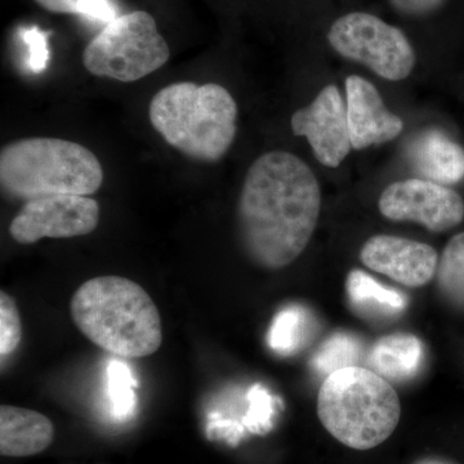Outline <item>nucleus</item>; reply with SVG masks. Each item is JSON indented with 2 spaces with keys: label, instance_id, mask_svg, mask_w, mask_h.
Segmentation results:
<instances>
[{
  "label": "nucleus",
  "instance_id": "obj_1",
  "mask_svg": "<svg viewBox=\"0 0 464 464\" xmlns=\"http://www.w3.org/2000/svg\"><path fill=\"white\" fill-rule=\"evenodd\" d=\"M322 208L311 168L295 155L271 151L250 166L237 204L244 252L266 270H280L306 249Z\"/></svg>",
  "mask_w": 464,
  "mask_h": 464
},
{
  "label": "nucleus",
  "instance_id": "obj_2",
  "mask_svg": "<svg viewBox=\"0 0 464 464\" xmlns=\"http://www.w3.org/2000/svg\"><path fill=\"white\" fill-rule=\"evenodd\" d=\"M70 314L92 343L115 356L154 355L163 342L157 304L141 285L127 277L87 280L72 295Z\"/></svg>",
  "mask_w": 464,
  "mask_h": 464
},
{
  "label": "nucleus",
  "instance_id": "obj_3",
  "mask_svg": "<svg viewBox=\"0 0 464 464\" xmlns=\"http://www.w3.org/2000/svg\"><path fill=\"white\" fill-rule=\"evenodd\" d=\"M149 118L168 145L212 163L224 158L234 142L237 105L222 85L179 82L152 97Z\"/></svg>",
  "mask_w": 464,
  "mask_h": 464
},
{
  "label": "nucleus",
  "instance_id": "obj_4",
  "mask_svg": "<svg viewBox=\"0 0 464 464\" xmlns=\"http://www.w3.org/2000/svg\"><path fill=\"white\" fill-rule=\"evenodd\" d=\"M102 182L99 159L81 143L33 137L8 143L0 152V186L11 199L88 197L99 191Z\"/></svg>",
  "mask_w": 464,
  "mask_h": 464
},
{
  "label": "nucleus",
  "instance_id": "obj_5",
  "mask_svg": "<svg viewBox=\"0 0 464 464\" xmlns=\"http://www.w3.org/2000/svg\"><path fill=\"white\" fill-rule=\"evenodd\" d=\"M400 414L399 396L390 382L362 366L326 377L317 396L324 429L355 450L383 444L398 427Z\"/></svg>",
  "mask_w": 464,
  "mask_h": 464
},
{
  "label": "nucleus",
  "instance_id": "obj_6",
  "mask_svg": "<svg viewBox=\"0 0 464 464\" xmlns=\"http://www.w3.org/2000/svg\"><path fill=\"white\" fill-rule=\"evenodd\" d=\"M169 57V45L158 32L154 17L134 11L106 24L88 43L83 65L99 78L132 83L166 65Z\"/></svg>",
  "mask_w": 464,
  "mask_h": 464
},
{
  "label": "nucleus",
  "instance_id": "obj_7",
  "mask_svg": "<svg viewBox=\"0 0 464 464\" xmlns=\"http://www.w3.org/2000/svg\"><path fill=\"white\" fill-rule=\"evenodd\" d=\"M328 41L341 56L368 66L387 81L408 78L415 65L414 50L405 34L373 14L353 12L338 18Z\"/></svg>",
  "mask_w": 464,
  "mask_h": 464
},
{
  "label": "nucleus",
  "instance_id": "obj_8",
  "mask_svg": "<svg viewBox=\"0 0 464 464\" xmlns=\"http://www.w3.org/2000/svg\"><path fill=\"white\" fill-rule=\"evenodd\" d=\"M100 204L83 195H50L27 200L12 219L9 234L17 243L84 237L99 227Z\"/></svg>",
  "mask_w": 464,
  "mask_h": 464
},
{
  "label": "nucleus",
  "instance_id": "obj_9",
  "mask_svg": "<svg viewBox=\"0 0 464 464\" xmlns=\"http://www.w3.org/2000/svg\"><path fill=\"white\" fill-rule=\"evenodd\" d=\"M380 212L392 221H413L433 232L456 227L464 218V201L456 191L429 179L393 182L380 198Z\"/></svg>",
  "mask_w": 464,
  "mask_h": 464
},
{
  "label": "nucleus",
  "instance_id": "obj_10",
  "mask_svg": "<svg viewBox=\"0 0 464 464\" xmlns=\"http://www.w3.org/2000/svg\"><path fill=\"white\" fill-rule=\"evenodd\" d=\"M295 136L306 137L323 166L337 168L350 154L347 108L335 85H326L314 102L292 116Z\"/></svg>",
  "mask_w": 464,
  "mask_h": 464
},
{
  "label": "nucleus",
  "instance_id": "obj_11",
  "mask_svg": "<svg viewBox=\"0 0 464 464\" xmlns=\"http://www.w3.org/2000/svg\"><path fill=\"white\" fill-rule=\"evenodd\" d=\"M366 267L391 277L409 288L426 285L438 271V252L420 241L375 235L360 252Z\"/></svg>",
  "mask_w": 464,
  "mask_h": 464
},
{
  "label": "nucleus",
  "instance_id": "obj_12",
  "mask_svg": "<svg viewBox=\"0 0 464 464\" xmlns=\"http://www.w3.org/2000/svg\"><path fill=\"white\" fill-rule=\"evenodd\" d=\"M348 130L353 149L362 150L396 139L404 130L399 116L384 106L380 92L359 75L346 81Z\"/></svg>",
  "mask_w": 464,
  "mask_h": 464
},
{
  "label": "nucleus",
  "instance_id": "obj_13",
  "mask_svg": "<svg viewBox=\"0 0 464 464\" xmlns=\"http://www.w3.org/2000/svg\"><path fill=\"white\" fill-rule=\"evenodd\" d=\"M54 439L50 418L18 406H0V454L23 458L42 453Z\"/></svg>",
  "mask_w": 464,
  "mask_h": 464
},
{
  "label": "nucleus",
  "instance_id": "obj_14",
  "mask_svg": "<svg viewBox=\"0 0 464 464\" xmlns=\"http://www.w3.org/2000/svg\"><path fill=\"white\" fill-rule=\"evenodd\" d=\"M409 158L414 169L429 181L450 185L464 177V150L440 130L420 133L411 142Z\"/></svg>",
  "mask_w": 464,
  "mask_h": 464
},
{
  "label": "nucleus",
  "instance_id": "obj_15",
  "mask_svg": "<svg viewBox=\"0 0 464 464\" xmlns=\"http://www.w3.org/2000/svg\"><path fill=\"white\" fill-rule=\"evenodd\" d=\"M423 344L408 333H395L375 342L369 355L373 372L386 381L411 380L423 362Z\"/></svg>",
  "mask_w": 464,
  "mask_h": 464
},
{
  "label": "nucleus",
  "instance_id": "obj_16",
  "mask_svg": "<svg viewBox=\"0 0 464 464\" xmlns=\"http://www.w3.org/2000/svg\"><path fill=\"white\" fill-rule=\"evenodd\" d=\"M346 288L348 298L360 310L393 315L401 313L408 306V299L402 293L382 285L373 277L360 270L348 274Z\"/></svg>",
  "mask_w": 464,
  "mask_h": 464
},
{
  "label": "nucleus",
  "instance_id": "obj_17",
  "mask_svg": "<svg viewBox=\"0 0 464 464\" xmlns=\"http://www.w3.org/2000/svg\"><path fill=\"white\" fill-rule=\"evenodd\" d=\"M360 359V343L348 333H335L328 338L313 357V366L317 373L329 375L342 369L356 366Z\"/></svg>",
  "mask_w": 464,
  "mask_h": 464
},
{
  "label": "nucleus",
  "instance_id": "obj_18",
  "mask_svg": "<svg viewBox=\"0 0 464 464\" xmlns=\"http://www.w3.org/2000/svg\"><path fill=\"white\" fill-rule=\"evenodd\" d=\"M436 273L440 289L445 297L464 306V232L449 241Z\"/></svg>",
  "mask_w": 464,
  "mask_h": 464
},
{
  "label": "nucleus",
  "instance_id": "obj_19",
  "mask_svg": "<svg viewBox=\"0 0 464 464\" xmlns=\"http://www.w3.org/2000/svg\"><path fill=\"white\" fill-rule=\"evenodd\" d=\"M306 310L298 306L284 308L275 317L270 332V344L277 353H295L306 340L308 328Z\"/></svg>",
  "mask_w": 464,
  "mask_h": 464
},
{
  "label": "nucleus",
  "instance_id": "obj_20",
  "mask_svg": "<svg viewBox=\"0 0 464 464\" xmlns=\"http://www.w3.org/2000/svg\"><path fill=\"white\" fill-rule=\"evenodd\" d=\"M52 14H75L85 20L109 24L118 17L114 0H34Z\"/></svg>",
  "mask_w": 464,
  "mask_h": 464
},
{
  "label": "nucleus",
  "instance_id": "obj_21",
  "mask_svg": "<svg viewBox=\"0 0 464 464\" xmlns=\"http://www.w3.org/2000/svg\"><path fill=\"white\" fill-rule=\"evenodd\" d=\"M23 341V323L14 299L0 292V355L2 360L12 355Z\"/></svg>",
  "mask_w": 464,
  "mask_h": 464
},
{
  "label": "nucleus",
  "instance_id": "obj_22",
  "mask_svg": "<svg viewBox=\"0 0 464 464\" xmlns=\"http://www.w3.org/2000/svg\"><path fill=\"white\" fill-rule=\"evenodd\" d=\"M108 374L110 399L112 401L114 413L119 417L127 415L136 404L133 392L136 383H134L132 374L127 365L116 362V360H112L110 364Z\"/></svg>",
  "mask_w": 464,
  "mask_h": 464
},
{
  "label": "nucleus",
  "instance_id": "obj_23",
  "mask_svg": "<svg viewBox=\"0 0 464 464\" xmlns=\"http://www.w3.org/2000/svg\"><path fill=\"white\" fill-rule=\"evenodd\" d=\"M21 39L27 47L26 66L30 72H43L48 66V35L38 26L26 27L20 32Z\"/></svg>",
  "mask_w": 464,
  "mask_h": 464
},
{
  "label": "nucleus",
  "instance_id": "obj_24",
  "mask_svg": "<svg viewBox=\"0 0 464 464\" xmlns=\"http://www.w3.org/2000/svg\"><path fill=\"white\" fill-rule=\"evenodd\" d=\"M250 409L248 423L252 429L264 426L273 413V399L259 386L253 387L249 393Z\"/></svg>",
  "mask_w": 464,
  "mask_h": 464
},
{
  "label": "nucleus",
  "instance_id": "obj_25",
  "mask_svg": "<svg viewBox=\"0 0 464 464\" xmlns=\"http://www.w3.org/2000/svg\"><path fill=\"white\" fill-rule=\"evenodd\" d=\"M391 5L406 16H427L442 7L447 0H389Z\"/></svg>",
  "mask_w": 464,
  "mask_h": 464
},
{
  "label": "nucleus",
  "instance_id": "obj_26",
  "mask_svg": "<svg viewBox=\"0 0 464 464\" xmlns=\"http://www.w3.org/2000/svg\"><path fill=\"white\" fill-rule=\"evenodd\" d=\"M422 464H442V463H440V462H426V463H422Z\"/></svg>",
  "mask_w": 464,
  "mask_h": 464
}]
</instances>
